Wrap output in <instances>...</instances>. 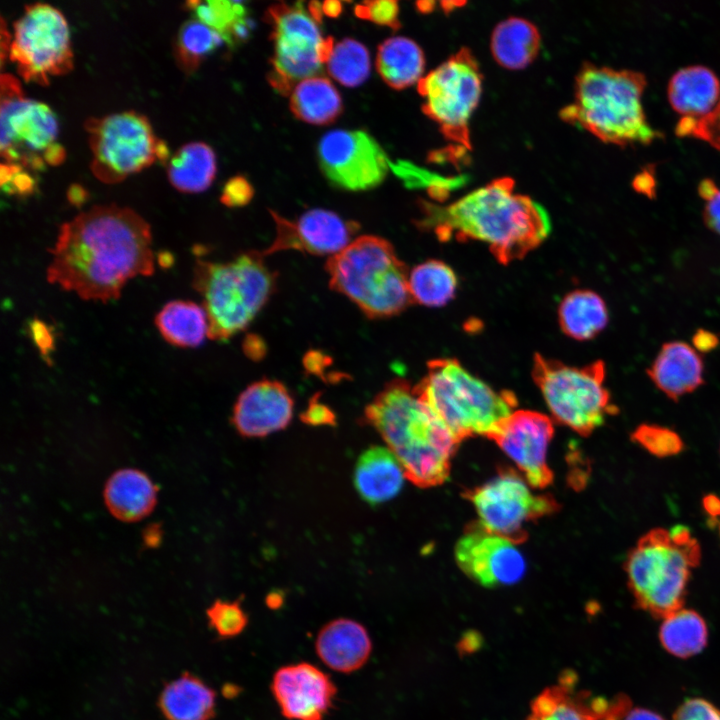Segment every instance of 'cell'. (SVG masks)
<instances>
[{"label": "cell", "instance_id": "1", "mask_svg": "<svg viewBox=\"0 0 720 720\" xmlns=\"http://www.w3.org/2000/svg\"><path fill=\"white\" fill-rule=\"evenodd\" d=\"M49 252L48 282L84 300H115L129 280L155 270L149 223L115 204L93 206L63 223Z\"/></svg>", "mask_w": 720, "mask_h": 720}, {"label": "cell", "instance_id": "2", "mask_svg": "<svg viewBox=\"0 0 720 720\" xmlns=\"http://www.w3.org/2000/svg\"><path fill=\"white\" fill-rule=\"evenodd\" d=\"M514 188L512 178L500 177L446 206L424 203L421 225L441 241H481L501 264L522 259L552 226L546 209Z\"/></svg>", "mask_w": 720, "mask_h": 720}, {"label": "cell", "instance_id": "3", "mask_svg": "<svg viewBox=\"0 0 720 720\" xmlns=\"http://www.w3.org/2000/svg\"><path fill=\"white\" fill-rule=\"evenodd\" d=\"M364 420L374 427L420 488L443 484L459 441L405 379L396 378L368 404Z\"/></svg>", "mask_w": 720, "mask_h": 720}, {"label": "cell", "instance_id": "4", "mask_svg": "<svg viewBox=\"0 0 720 720\" xmlns=\"http://www.w3.org/2000/svg\"><path fill=\"white\" fill-rule=\"evenodd\" d=\"M646 84L641 72L585 63L576 75L574 100L560 111V118L605 143L649 144L662 134L643 110Z\"/></svg>", "mask_w": 720, "mask_h": 720}, {"label": "cell", "instance_id": "5", "mask_svg": "<svg viewBox=\"0 0 720 720\" xmlns=\"http://www.w3.org/2000/svg\"><path fill=\"white\" fill-rule=\"evenodd\" d=\"M329 286L369 318H387L413 303L409 273L393 245L375 235L354 239L326 263Z\"/></svg>", "mask_w": 720, "mask_h": 720}, {"label": "cell", "instance_id": "6", "mask_svg": "<svg viewBox=\"0 0 720 720\" xmlns=\"http://www.w3.org/2000/svg\"><path fill=\"white\" fill-rule=\"evenodd\" d=\"M413 389L459 442L490 438L517 406L513 392L494 390L451 358L429 361Z\"/></svg>", "mask_w": 720, "mask_h": 720}, {"label": "cell", "instance_id": "7", "mask_svg": "<svg viewBox=\"0 0 720 720\" xmlns=\"http://www.w3.org/2000/svg\"><path fill=\"white\" fill-rule=\"evenodd\" d=\"M700 558V546L687 527L650 530L624 566L636 605L656 618L683 608L691 570Z\"/></svg>", "mask_w": 720, "mask_h": 720}, {"label": "cell", "instance_id": "8", "mask_svg": "<svg viewBox=\"0 0 720 720\" xmlns=\"http://www.w3.org/2000/svg\"><path fill=\"white\" fill-rule=\"evenodd\" d=\"M264 257L248 251L227 262L196 261L192 284L203 299L209 338L226 340L244 330L268 302L276 273Z\"/></svg>", "mask_w": 720, "mask_h": 720}, {"label": "cell", "instance_id": "9", "mask_svg": "<svg viewBox=\"0 0 720 720\" xmlns=\"http://www.w3.org/2000/svg\"><path fill=\"white\" fill-rule=\"evenodd\" d=\"M605 363L597 360L583 367L534 355L532 377L555 422L581 436L590 435L617 407L604 386Z\"/></svg>", "mask_w": 720, "mask_h": 720}, {"label": "cell", "instance_id": "10", "mask_svg": "<svg viewBox=\"0 0 720 720\" xmlns=\"http://www.w3.org/2000/svg\"><path fill=\"white\" fill-rule=\"evenodd\" d=\"M0 152L2 162L41 170L65 158L57 142L59 125L45 103L24 95L19 81L2 73L0 79Z\"/></svg>", "mask_w": 720, "mask_h": 720}, {"label": "cell", "instance_id": "11", "mask_svg": "<svg viewBox=\"0 0 720 720\" xmlns=\"http://www.w3.org/2000/svg\"><path fill=\"white\" fill-rule=\"evenodd\" d=\"M92 153L90 168L103 183L115 184L156 161L169 159L167 144L154 133L149 119L136 111H122L86 120Z\"/></svg>", "mask_w": 720, "mask_h": 720}, {"label": "cell", "instance_id": "12", "mask_svg": "<svg viewBox=\"0 0 720 720\" xmlns=\"http://www.w3.org/2000/svg\"><path fill=\"white\" fill-rule=\"evenodd\" d=\"M483 77L472 52L463 47L418 82L422 110L450 142L470 150L469 122L478 106Z\"/></svg>", "mask_w": 720, "mask_h": 720}, {"label": "cell", "instance_id": "13", "mask_svg": "<svg viewBox=\"0 0 720 720\" xmlns=\"http://www.w3.org/2000/svg\"><path fill=\"white\" fill-rule=\"evenodd\" d=\"M8 56L26 82L42 86L71 71L70 30L62 12L48 3L26 5L13 24Z\"/></svg>", "mask_w": 720, "mask_h": 720}, {"label": "cell", "instance_id": "14", "mask_svg": "<svg viewBox=\"0 0 720 720\" xmlns=\"http://www.w3.org/2000/svg\"><path fill=\"white\" fill-rule=\"evenodd\" d=\"M475 507L479 522L488 531L521 544L528 538L527 525L559 510L550 494H534L521 475L500 467L486 483L463 492Z\"/></svg>", "mask_w": 720, "mask_h": 720}, {"label": "cell", "instance_id": "15", "mask_svg": "<svg viewBox=\"0 0 720 720\" xmlns=\"http://www.w3.org/2000/svg\"><path fill=\"white\" fill-rule=\"evenodd\" d=\"M274 45L268 81L288 95L299 80L320 76L324 64L320 51L325 41L318 23L303 9L287 8L270 22Z\"/></svg>", "mask_w": 720, "mask_h": 720}, {"label": "cell", "instance_id": "16", "mask_svg": "<svg viewBox=\"0 0 720 720\" xmlns=\"http://www.w3.org/2000/svg\"><path fill=\"white\" fill-rule=\"evenodd\" d=\"M318 160L326 178L349 191H364L381 184L389 160L379 143L362 130H333L318 144Z\"/></svg>", "mask_w": 720, "mask_h": 720}, {"label": "cell", "instance_id": "17", "mask_svg": "<svg viewBox=\"0 0 720 720\" xmlns=\"http://www.w3.org/2000/svg\"><path fill=\"white\" fill-rule=\"evenodd\" d=\"M459 568L474 582L493 588L519 582L526 562L516 544L485 529L479 521L470 522L455 546Z\"/></svg>", "mask_w": 720, "mask_h": 720}, {"label": "cell", "instance_id": "18", "mask_svg": "<svg viewBox=\"0 0 720 720\" xmlns=\"http://www.w3.org/2000/svg\"><path fill=\"white\" fill-rule=\"evenodd\" d=\"M554 424L548 416L531 410H515L489 438L509 456L533 487L543 489L553 482L547 462Z\"/></svg>", "mask_w": 720, "mask_h": 720}, {"label": "cell", "instance_id": "19", "mask_svg": "<svg viewBox=\"0 0 720 720\" xmlns=\"http://www.w3.org/2000/svg\"><path fill=\"white\" fill-rule=\"evenodd\" d=\"M270 213L275 221L276 237L262 252L264 256L283 250L333 256L346 248L359 230L358 223L325 209L308 210L295 221L274 211Z\"/></svg>", "mask_w": 720, "mask_h": 720}, {"label": "cell", "instance_id": "20", "mask_svg": "<svg viewBox=\"0 0 720 720\" xmlns=\"http://www.w3.org/2000/svg\"><path fill=\"white\" fill-rule=\"evenodd\" d=\"M271 688L281 713L290 720H323L336 694L330 677L305 662L278 669Z\"/></svg>", "mask_w": 720, "mask_h": 720}, {"label": "cell", "instance_id": "21", "mask_svg": "<svg viewBox=\"0 0 720 720\" xmlns=\"http://www.w3.org/2000/svg\"><path fill=\"white\" fill-rule=\"evenodd\" d=\"M294 401L286 386L277 380L262 379L239 395L232 423L244 437H264L286 428L293 416Z\"/></svg>", "mask_w": 720, "mask_h": 720}, {"label": "cell", "instance_id": "22", "mask_svg": "<svg viewBox=\"0 0 720 720\" xmlns=\"http://www.w3.org/2000/svg\"><path fill=\"white\" fill-rule=\"evenodd\" d=\"M704 366L695 349L682 341L665 343L647 373L670 399L678 400L704 383Z\"/></svg>", "mask_w": 720, "mask_h": 720}, {"label": "cell", "instance_id": "23", "mask_svg": "<svg viewBox=\"0 0 720 720\" xmlns=\"http://www.w3.org/2000/svg\"><path fill=\"white\" fill-rule=\"evenodd\" d=\"M372 645L366 629L350 619H336L326 624L316 639V652L331 669L353 672L368 660Z\"/></svg>", "mask_w": 720, "mask_h": 720}, {"label": "cell", "instance_id": "24", "mask_svg": "<svg viewBox=\"0 0 720 720\" xmlns=\"http://www.w3.org/2000/svg\"><path fill=\"white\" fill-rule=\"evenodd\" d=\"M402 465L387 448L372 446L359 457L354 471V485L362 499L379 504L395 497L405 479Z\"/></svg>", "mask_w": 720, "mask_h": 720}, {"label": "cell", "instance_id": "25", "mask_svg": "<svg viewBox=\"0 0 720 720\" xmlns=\"http://www.w3.org/2000/svg\"><path fill=\"white\" fill-rule=\"evenodd\" d=\"M668 99L682 117L708 114L720 98V81L706 66L690 65L677 70L668 83Z\"/></svg>", "mask_w": 720, "mask_h": 720}, {"label": "cell", "instance_id": "26", "mask_svg": "<svg viewBox=\"0 0 720 720\" xmlns=\"http://www.w3.org/2000/svg\"><path fill=\"white\" fill-rule=\"evenodd\" d=\"M104 497L108 509L116 518L136 521L153 509L156 488L143 472L124 469L114 473L108 480Z\"/></svg>", "mask_w": 720, "mask_h": 720}, {"label": "cell", "instance_id": "27", "mask_svg": "<svg viewBox=\"0 0 720 720\" xmlns=\"http://www.w3.org/2000/svg\"><path fill=\"white\" fill-rule=\"evenodd\" d=\"M541 47L538 28L520 17H509L493 30L490 41L495 61L510 70H520L531 64Z\"/></svg>", "mask_w": 720, "mask_h": 720}, {"label": "cell", "instance_id": "28", "mask_svg": "<svg viewBox=\"0 0 720 720\" xmlns=\"http://www.w3.org/2000/svg\"><path fill=\"white\" fill-rule=\"evenodd\" d=\"M159 707L168 720H210L215 714V692L186 672L164 687Z\"/></svg>", "mask_w": 720, "mask_h": 720}, {"label": "cell", "instance_id": "29", "mask_svg": "<svg viewBox=\"0 0 720 720\" xmlns=\"http://www.w3.org/2000/svg\"><path fill=\"white\" fill-rule=\"evenodd\" d=\"M575 682L574 673L568 672L557 685L543 690L533 701L527 720H603L595 698L587 701L584 693H574Z\"/></svg>", "mask_w": 720, "mask_h": 720}, {"label": "cell", "instance_id": "30", "mask_svg": "<svg viewBox=\"0 0 720 720\" xmlns=\"http://www.w3.org/2000/svg\"><path fill=\"white\" fill-rule=\"evenodd\" d=\"M165 164L170 184L183 193L205 191L216 175L215 153L204 142L182 145Z\"/></svg>", "mask_w": 720, "mask_h": 720}, {"label": "cell", "instance_id": "31", "mask_svg": "<svg viewBox=\"0 0 720 720\" xmlns=\"http://www.w3.org/2000/svg\"><path fill=\"white\" fill-rule=\"evenodd\" d=\"M425 57L421 47L406 37H392L382 42L377 51L376 68L384 82L401 90L422 79Z\"/></svg>", "mask_w": 720, "mask_h": 720}, {"label": "cell", "instance_id": "32", "mask_svg": "<svg viewBox=\"0 0 720 720\" xmlns=\"http://www.w3.org/2000/svg\"><path fill=\"white\" fill-rule=\"evenodd\" d=\"M561 330L576 340H589L597 336L608 324L606 303L591 290L578 289L568 293L558 310Z\"/></svg>", "mask_w": 720, "mask_h": 720}, {"label": "cell", "instance_id": "33", "mask_svg": "<svg viewBox=\"0 0 720 720\" xmlns=\"http://www.w3.org/2000/svg\"><path fill=\"white\" fill-rule=\"evenodd\" d=\"M162 337L177 347L199 346L209 334V320L203 306L192 301L168 302L155 317Z\"/></svg>", "mask_w": 720, "mask_h": 720}, {"label": "cell", "instance_id": "34", "mask_svg": "<svg viewBox=\"0 0 720 720\" xmlns=\"http://www.w3.org/2000/svg\"><path fill=\"white\" fill-rule=\"evenodd\" d=\"M290 109L300 120L327 125L334 122L343 110L341 96L331 81L315 76L300 81L290 95Z\"/></svg>", "mask_w": 720, "mask_h": 720}, {"label": "cell", "instance_id": "35", "mask_svg": "<svg viewBox=\"0 0 720 720\" xmlns=\"http://www.w3.org/2000/svg\"><path fill=\"white\" fill-rule=\"evenodd\" d=\"M659 639L664 649L673 656L689 658L705 648L708 629L700 614L681 608L663 618Z\"/></svg>", "mask_w": 720, "mask_h": 720}, {"label": "cell", "instance_id": "36", "mask_svg": "<svg viewBox=\"0 0 720 720\" xmlns=\"http://www.w3.org/2000/svg\"><path fill=\"white\" fill-rule=\"evenodd\" d=\"M408 281L413 302L429 307L450 302L458 286L453 269L439 260H428L415 266Z\"/></svg>", "mask_w": 720, "mask_h": 720}, {"label": "cell", "instance_id": "37", "mask_svg": "<svg viewBox=\"0 0 720 720\" xmlns=\"http://www.w3.org/2000/svg\"><path fill=\"white\" fill-rule=\"evenodd\" d=\"M224 43L222 36L193 18L185 21L176 34L174 55L179 68L193 73L202 61Z\"/></svg>", "mask_w": 720, "mask_h": 720}, {"label": "cell", "instance_id": "38", "mask_svg": "<svg viewBox=\"0 0 720 720\" xmlns=\"http://www.w3.org/2000/svg\"><path fill=\"white\" fill-rule=\"evenodd\" d=\"M328 73L346 87L361 85L370 74V56L360 42L346 38L338 42L327 62Z\"/></svg>", "mask_w": 720, "mask_h": 720}, {"label": "cell", "instance_id": "39", "mask_svg": "<svg viewBox=\"0 0 720 720\" xmlns=\"http://www.w3.org/2000/svg\"><path fill=\"white\" fill-rule=\"evenodd\" d=\"M185 7L194 18L218 32L228 46L235 45V31L246 20L247 8L240 1H188Z\"/></svg>", "mask_w": 720, "mask_h": 720}, {"label": "cell", "instance_id": "40", "mask_svg": "<svg viewBox=\"0 0 720 720\" xmlns=\"http://www.w3.org/2000/svg\"><path fill=\"white\" fill-rule=\"evenodd\" d=\"M631 438L648 452L658 457L676 455L684 447L680 436L676 432L654 424L639 425L633 431Z\"/></svg>", "mask_w": 720, "mask_h": 720}, {"label": "cell", "instance_id": "41", "mask_svg": "<svg viewBox=\"0 0 720 720\" xmlns=\"http://www.w3.org/2000/svg\"><path fill=\"white\" fill-rule=\"evenodd\" d=\"M675 132L679 137H694L720 150V98L716 106L699 118L681 117Z\"/></svg>", "mask_w": 720, "mask_h": 720}, {"label": "cell", "instance_id": "42", "mask_svg": "<svg viewBox=\"0 0 720 720\" xmlns=\"http://www.w3.org/2000/svg\"><path fill=\"white\" fill-rule=\"evenodd\" d=\"M209 624L222 637H233L242 632L248 619L238 601L216 600L208 609Z\"/></svg>", "mask_w": 720, "mask_h": 720}, {"label": "cell", "instance_id": "43", "mask_svg": "<svg viewBox=\"0 0 720 720\" xmlns=\"http://www.w3.org/2000/svg\"><path fill=\"white\" fill-rule=\"evenodd\" d=\"M354 12L358 18L372 21L378 25L388 26L393 30L400 28L399 7L394 0L365 1L358 4Z\"/></svg>", "mask_w": 720, "mask_h": 720}, {"label": "cell", "instance_id": "44", "mask_svg": "<svg viewBox=\"0 0 720 720\" xmlns=\"http://www.w3.org/2000/svg\"><path fill=\"white\" fill-rule=\"evenodd\" d=\"M0 171L1 187L8 194L26 196L33 192L35 181L22 166L2 162Z\"/></svg>", "mask_w": 720, "mask_h": 720}, {"label": "cell", "instance_id": "45", "mask_svg": "<svg viewBox=\"0 0 720 720\" xmlns=\"http://www.w3.org/2000/svg\"><path fill=\"white\" fill-rule=\"evenodd\" d=\"M698 193L706 201L703 211L705 224L720 234V189L712 179L705 178L698 185Z\"/></svg>", "mask_w": 720, "mask_h": 720}, {"label": "cell", "instance_id": "46", "mask_svg": "<svg viewBox=\"0 0 720 720\" xmlns=\"http://www.w3.org/2000/svg\"><path fill=\"white\" fill-rule=\"evenodd\" d=\"M673 720H720V709L705 699L689 698L676 709Z\"/></svg>", "mask_w": 720, "mask_h": 720}, {"label": "cell", "instance_id": "47", "mask_svg": "<svg viewBox=\"0 0 720 720\" xmlns=\"http://www.w3.org/2000/svg\"><path fill=\"white\" fill-rule=\"evenodd\" d=\"M254 189L243 176H235L225 184L220 200L227 207H241L250 202Z\"/></svg>", "mask_w": 720, "mask_h": 720}, {"label": "cell", "instance_id": "48", "mask_svg": "<svg viewBox=\"0 0 720 720\" xmlns=\"http://www.w3.org/2000/svg\"><path fill=\"white\" fill-rule=\"evenodd\" d=\"M303 423L311 426L335 425V413L325 404L318 400V395L314 396L307 409L300 415Z\"/></svg>", "mask_w": 720, "mask_h": 720}, {"label": "cell", "instance_id": "49", "mask_svg": "<svg viewBox=\"0 0 720 720\" xmlns=\"http://www.w3.org/2000/svg\"><path fill=\"white\" fill-rule=\"evenodd\" d=\"M30 333L43 357L48 358L54 347V337L48 325L41 320L34 319L30 323Z\"/></svg>", "mask_w": 720, "mask_h": 720}, {"label": "cell", "instance_id": "50", "mask_svg": "<svg viewBox=\"0 0 720 720\" xmlns=\"http://www.w3.org/2000/svg\"><path fill=\"white\" fill-rule=\"evenodd\" d=\"M718 337L706 330H699L693 337V343L697 350L708 352L718 345Z\"/></svg>", "mask_w": 720, "mask_h": 720}, {"label": "cell", "instance_id": "51", "mask_svg": "<svg viewBox=\"0 0 720 720\" xmlns=\"http://www.w3.org/2000/svg\"><path fill=\"white\" fill-rule=\"evenodd\" d=\"M244 351L249 357L258 359L264 355V344L256 336H249L244 342Z\"/></svg>", "mask_w": 720, "mask_h": 720}, {"label": "cell", "instance_id": "52", "mask_svg": "<svg viewBox=\"0 0 720 720\" xmlns=\"http://www.w3.org/2000/svg\"><path fill=\"white\" fill-rule=\"evenodd\" d=\"M624 720H665L658 713L645 708H635L630 710Z\"/></svg>", "mask_w": 720, "mask_h": 720}, {"label": "cell", "instance_id": "53", "mask_svg": "<svg viewBox=\"0 0 720 720\" xmlns=\"http://www.w3.org/2000/svg\"><path fill=\"white\" fill-rule=\"evenodd\" d=\"M67 196L73 205L81 206L86 200L87 193L80 185L73 184L70 186Z\"/></svg>", "mask_w": 720, "mask_h": 720}, {"label": "cell", "instance_id": "54", "mask_svg": "<svg viewBox=\"0 0 720 720\" xmlns=\"http://www.w3.org/2000/svg\"><path fill=\"white\" fill-rule=\"evenodd\" d=\"M322 11L326 16L336 18L342 12V4L336 0H327L322 4Z\"/></svg>", "mask_w": 720, "mask_h": 720}, {"label": "cell", "instance_id": "55", "mask_svg": "<svg viewBox=\"0 0 720 720\" xmlns=\"http://www.w3.org/2000/svg\"><path fill=\"white\" fill-rule=\"evenodd\" d=\"M704 508L711 516L720 515V499L714 495H709L704 498Z\"/></svg>", "mask_w": 720, "mask_h": 720}, {"label": "cell", "instance_id": "56", "mask_svg": "<svg viewBox=\"0 0 720 720\" xmlns=\"http://www.w3.org/2000/svg\"><path fill=\"white\" fill-rule=\"evenodd\" d=\"M309 12L311 17L317 22L321 23L322 21V6L320 2L318 1H312L309 3Z\"/></svg>", "mask_w": 720, "mask_h": 720}]
</instances>
